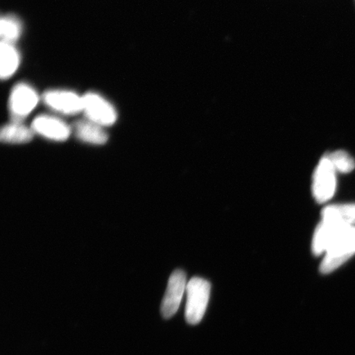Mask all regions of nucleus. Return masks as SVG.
<instances>
[{"label": "nucleus", "mask_w": 355, "mask_h": 355, "mask_svg": "<svg viewBox=\"0 0 355 355\" xmlns=\"http://www.w3.org/2000/svg\"><path fill=\"white\" fill-rule=\"evenodd\" d=\"M355 254V226L340 230L325 252L321 266L322 274H329Z\"/></svg>", "instance_id": "1"}, {"label": "nucleus", "mask_w": 355, "mask_h": 355, "mask_svg": "<svg viewBox=\"0 0 355 355\" xmlns=\"http://www.w3.org/2000/svg\"><path fill=\"white\" fill-rule=\"evenodd\" d=\"M186 321L191 325H197L206 313L211 294L210 283L202 278L194 277L188 282Z\"/></svg>", "instance_id": "2"}, {"label": "nucleus", "mask_w": 355, "mask_h": 355, "mask_svg": "<svg viewBox=\"0 0 355 355\" xmlns=\"http://www.w3.org/2000/svg\"><path fill=\"white\" fill-rule=\"evenodd\" d=\"M39 95L34 87L26 83L12 87L8 99V111L12 122L22 123L37 107Z\"/></svg>", "instance_id": "3"}, {"label": "nucleus", "mask_w": 355, "mask_h": 355, "mask_svg": "<svg viewBox=\"0 0 355 355\" xmlns=\"http://www.w3.org/2000/svg\"><path fill=\"white\" fill-rule=\"evenodd\" d=\"M83 112L88 121L102 127L113 125L118 119L117 110L110 101L95 92L83 96Z\"/></svg>", "instance_id": "4"}, {"label": "nucleus", "mask_w": 355, "mask_h": 355, "mask_svg": "<svg viewBox=\"0 0 355 355\" xmlns=\"http://www.w3.org/2000/svg\"><path fill=\"white\" fill-rule=\"evenodd\" d=\"M336 189V171L327 155L321 159L315 170L313 194L319 203H325L334 196Z\"/></svg>", "instance_id": "5"}, {"label": "nucleus", "mask_w": 355, "mask_h": 355, "mask_svg": "<svg viewBox=\"0 0 355 355\" xmlns=\"http://www.w3.org/2000/svg\"><path fill=\"white\" fill-rule=\"evenodd\" d=\"M187 285V279L183 270H176L172 273L162 303L161 312L164 318H171L177 313Z\"/></svg>", "instance_id": "6"}, {"label": "nucleus", "mask_w": 355, "mask_h": 355, "mask_svg": "<svg viewBox=\"0 0 355 355\" xmlns=\"http://www.w3.org/2000/svg\"><path fill=\"white\" fill-rule=\"evenodd\" d=\"M43 101L49 108L64 115L83 112V96L67 90H50L44 93Z\"/></svg>", "instance_id": "7"}, {"label": "nucleus", "mask_w": 355, "mask_h": 355, "mask_svg": "<svg viewBox=\"0 0 355 355\" xmlns=\"http://www.w3.org/2000/svg\"><path fill=\"white\" fill-rule=\"evenodd\" d=\"M33 130L51 141H64L69 139L72 128L60 118L49 114H41L35 117L33 123Z\"/></svg>", "instance_id": "8"}, {"label": "nucleus", "mask_w": 355, "mask_h": 355, "mask_svg": "<svg viewBox=\"0 0 355 355\" xmlns=\"http://www.w3.org/2000/svg\"><path fill=\"white\" fill-rule=\"evenodd\" d=\"M349 225H343L322 220L313 238L312 250L315 255L325 254L331 243L341 230Z\"/></svg>", "instance_id": "9"}, {"label": "nucleus", "mask_w": 355, "mask_h": 355, "mask_svg": "<svg viewBox=\"0 0 355 355\" xmlns=\"http://www.w3.org/2000/svg\"><path fill=\"white\" fill-rule=\"evenodd\" d=\"M103 128L87 119H81L73 124V131L78 139L83 143L92 145H103L107 143L109 137Z\"/></svg>", "instance_id": "10"}, {"label": "nucleus", "mask_w": 355, "mask_h": 355, "mask_svg": "<svg viewBox=\"0 0 355 355\" xmlns=\"http://www.w3.org/2000/svg\"><path fill=\"white\" fill-rule=\"evenodd\" d=\"M322 220L355 226V203L326 207L322 211Z\"/></svg>", "instance_id": "11"}, {"label": "nucleus", "mask_w": 355, "mask_h": 355, "mask_svg": "<svg viewBox=\"0 0 355 355\" xmlns=\"http://www.w3.org/2000/svg\"><path fill=\"white\" fill-rule=\"evenodd\" d=\"M34 133L32 128H28L22 123L12 121L1 128L0 139L6 144H28L33 140Z\"/></svg>", "instance_id": "12"}, {"label": "nucleus", "mask_w": 355, "mask_h": 355, "mask_svg": "<svg viewBox=\"0 0 355 355\" xmlns=\"http://www.w3.org/2000/svg\"><path fill=\"white\" fill-rule=\"evenodd\" d=\"M1 78L6 80L12 76L19 69L21 57L15 44L1 42Z\"/></svg>", "instance_id": "13"}, {"label": "nucleus", "mask_w": 355, "mask_h": 355, "mask_svg": "<svg viewBox=\"0 0 355 355\" xmlns=\"http://www.w3.org/2000/svg\"><path fill=\"white\" fill-rule=\"evenodd\" d=\"M22 25L17 17L6 15L0 21V35L2 42L15 44L21 37Z\"/></svg>", "instance_id": "14"}, {"label": "nucleus", "mask_w": 355, "mask_h": 355, "mask_svg": "<svg viewBox=\"0 0 355 355\" xmlns=\"http://www.w3.org/2000/svg\"><path fill=\"white\" fill-rule=\"evenodd\" d=\"M327 158L332 164L335 170L340 173L352 172L355 168V162L350 155L345 152V150H336V152L328 154Z\"/></svg>", "instance_id": "15"}]
</instances>
